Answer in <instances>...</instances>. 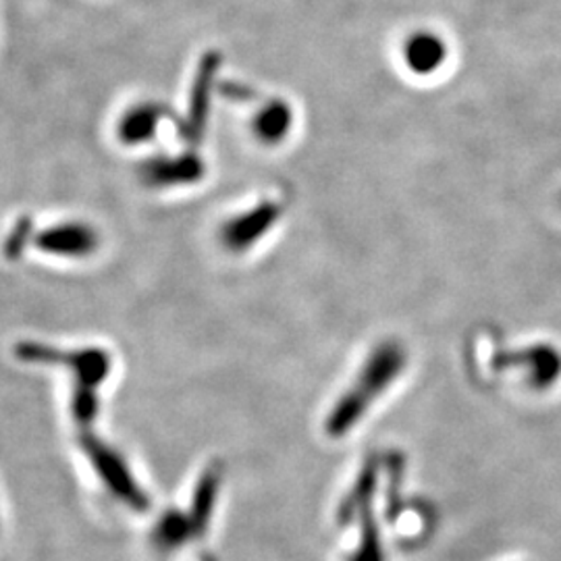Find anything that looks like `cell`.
<instances>
[{
	"instance_id": "cell-1",
	"label": "cell",
	"mask_w": 561,
	"mask_h": 561,
	"mask_svg": "<svg viewBox=\"0 0 561 561\" xmlns=\"http://www.w3.org/2000/svg\"><path fill=\"white\" fill-rule=\"evenodd\" d=\"M405 366V352L400 343L385 341L364 364L356 385L341 398L331 419L327 422L329 433L340 437L352 424L360 421L366 408L381 396L382 391L398 379Z\"/></svg>"
},
{
	"instance_id": "cell-2",
	"label": "cell",
	"mask_w": 561,
	"mask_h": 561,
	"mask_svg": "<svg viewBox=\"0 0 561 561\" xmlns=\"http://www.w3.org/2000/svg\"><path fill=\"white\" fill-rule=\"evenodd\" d=\"M20 358L27 362H57V364H67L73 368V373L78 375L81 385L88 387H99L102 381H106V375L111 370V358L106 352L102 350H80V352H71V354H62L53 347L38 345V343H23L18 347Z\"/></svg>"
},
{
	"instance_id": "cell-3",
	"label": "cell",
	"mask_w": 561,
	"mask_h": 561,
	"mask_svg": "<svg viewBox=\"0 0 561 561\" xmlns=\"http://www.w3.org/2000/svg\"><path fill=\"white\" fill-rule=\"evenodd\" d=\"M34 243L44 254L81 261L99 250L101 238L96 229L85 222L67 221L46 227L36 236Z\"/></svg>"
},
{
	"instance_id": "cell-4",
	"label": "cell",
	"mask_w": 561,
	"mask_h": 561,
	"mask_svg": "<svg viewBox=\"0 0 561 561\" xmlns=\"http://www.w3.org/2000/svg\"><path fill=\"white\" fill-rule=\"evenodd\" d=\"M283 215L279 202L264 201L240 217L222 225L221 241L229 252L241 254L256 245L277 225Z\"/></svg>"
},
{
	"instance_id": "cell-5",
	"label": "cell",
	"mask_w": 561,
	"mask_h": 561,
	"mask_svg": "<svg viewBox=\"0 0 561 561\" xmlns=\"http://www.w3.org/2000/svg\"><path fill=\"white\" fill-rule=\"evenodd\" d=\"M141 181L150 187H178L192 185L206 175V164L196 152H183L178 157H157L144 162Z\"/></svg>"
},
{
	"instance_id": "cell-6",
	"label": "cell",
	"mask_w": 561,
	"mask_h": 561,
	"mask_svg": "<svg viewBox=\"0 0 561 561\" xmlns=\"http://www.w3.org/2000/svg\"><path fill=\"white\" fill-rule=\"evenodd\" d=\"M217 69H219V57L206 55L202 59L196 80L192 85V96H190V111L185 115V123L181 125V138L187 141H198L206 129V119L210 111V101H213V88L217 80Z\"/></svg>"
},
{
	"instance_id": "cell-7",
	"label": "cell",
	"mask_w": 561,
	"mask_h": 561,
	"mask_svg": "<svg viewBox=\"0 0 561 561\" xmlns=\"http://www.w3.org/2000/svg\"><path fill=\"white\" fill-rule=\"evenodd\" d=\"M85 449L90 458L94 461V468L99 470L102 481L108 484V489L121 497L123 502L129 503L131 507H146V497L140 491V486L134 482L129 470L125 468L123 460H119L111 449H106L102 443L85 442Z\"/></svg>"
},
{
	"instance_id": "cell-8",
	"label": "cell",
	"mask_w": 561,
	"mask_h": 561,
	"mask_svg": "<svg viewBox=\"0 0 561 561\" xmlns=\"http://www.w3.org/2000/svg\"><path fill=\"white\" fill-rule=\"evenodd\" d=\"M169 117V111L159 102H140L123 113L117 123V138L125 146H140L157 138L162 121Z\"/></svg>"
},
{
	"instance_id": "cell-9",
	"label": "cell",
	"mask_w": 561,
	"mask_h": 561,
	"mask_svg": "<svg viewBox=\"0 0 561 561\" xmlns=\"http://www.w3.org/2000/svg\"><path fill=\"white\" fill-rule=\"evenodd\" d=\"M291 123H294L291 106L287 102L271 101L259 111L256 119L252 123V131L262 144L275 146L289 136Z\"/></svg>"
},
{
	"instance_id": "cell-10",
	"label": "cell",
	"mask_w": 561,
	"mask_h": 561,
	"mask_svg": "<svg viewBox=\"0 0 561 561\" xmlns=\"http://www.w3.org/2000/svg\"><path fill=\"white\" fill-rule=\"evenodd\" d=\"M447 55V48H445V42L435 36V34H416L414 38H410V42L405 44V60H408V67L416 73H433L435 69L442 67L443 60Z\"/></svg>"
},
{
	"instance_id": "cell-11",
	"label": "cell",
	"mask_w": 561,
	"mask_h": 561,
	"mask_svg": "<svg viewBox=\"0 0 561 561\" xmlns=\"http://www.w3.org/2000/svg\"><path fill=\"white\" fill-rule=\"evenodd\" d=\"M215 486H217V477L213 472H208L202 481L201 489L196 493V503H194L192 522H194L196 530H201L202 524H206L208 516H210V507L215 502Z\"/></svg>"
},
{
	"instance_id": "cell-12",
	"label": "cell",
	"mask_w": 561,
	"mask_h": 561,
	"mask_svg": "<svg viewBox=\"0 0 561 561\" xmlns=\"http://www.w3.org/2000/svg\"><path fill=\"white\" fill-rule=\"evenodd\" d=\"M187 522L180 520L178 516H167L159 526L157 533V541L164 545V547H175L181 539H185V535H190V528H185Z\"/></svg>"
},
{
	"instance_id": "cell-13",
	"label": "cell",
	"mask_w": 561,
	"mask_h": 561,
	"mask_svg": "<svg viewBox=\"0 0 561 561\" xmlns=\"http://www.w3.org/2000/svg\"><path fill=\"white\" fill-rule=\"evenodd\" d=\"M96 398H94V387L80 385L76 391V400H73V414L81 422H90L96 416Z\"/></svg>"
},
{
	"instance_id": "cell-14",
	"label": "cell",
	"mask_w": 561,
	"mask_h": 561,
	"mask_svg": "<svg viewBox=\"0 0 561 561\" xmlns=\"http://www.w3.org/2000/svg\"><path fill=\"white\" fill-rule=\"evenodd\" d=\"M30 238V225L25 219H21L18 222V227L13 229V233H11V238L7 240V248H4V252H7V256H15V254H20L21 250H23V245H25V241Z\"/></svg>"
}]
</instances>
